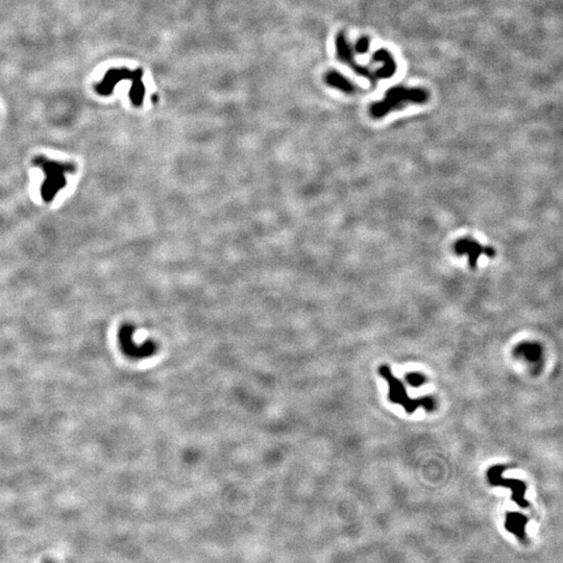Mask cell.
<instances>
[{"instance_id": "1", "label": "cell", "mask_w": 563, "mask_h": 563, "mask_svg": "<svg viewBox=\"0 0 563 563\" xmlns=\"http://www.w3.org/2000/svg\"><path fill=\"white\" fill-rule=\"evenodd\" d=\"M32 164L40 168L45 175L40 190L45 203H51L59 192L66 187V175L76 171V165L71 162L53 161L44 156L35 157Z\"/></svg>"}, {"instance_id": "2", "label": "cell", "mask_w": 563, "mask_h": 563, "mask_svg": "<svg viewBox=\"0 0 563 563\" xmlns=\"http://www.w3.org/2000/svg\"><path fill=\"white\" fill-rule=\"evenodd\" d=\"M428 99L429 94L425 89H408L399 86L392 87L386 92L381 102L370 105L369 113L373 118L380 119L392 111L402 109L408 105L407 104H423L428 102Z\"/></svg>"}, {"instance_id": "3", "label": "cell", "mask_w": 563, "mask_h": 563, "mask_svg": "<svg viewBox=\"0 0 563 563\" xmlns=\"http://www.w3.org/2000/svg\"><path fill=\"white\" fill-rule=\"evenodd\" d=\"M379 374L384 377L389 386L388 398L390 402L402 406L407 413H413L416 409L425 408L427 411H433L435 409L434 399L430 396L420 398H411L408 396L403 382L392 375L388 365H382L379 368Z\"/></svg>"}, {"instance_id": "4", "label": "cell", "mask_w": 563, "mask_h": 563, "mask_svg": "<svg viewBox=\"0 0 563 563\" xmlns=\"http://www.w3.org/2000/svg\"><path fill=\"white\" fill-rule=\"evenodd\" d=\"M135 328L132 325H123L118 332V341L122 352L132 359H144L152 356L157 352V344L148 340L143 344L134 341Z\"/></svg>"}, {"instance_id": "5", "label": "cell", "mask_w": 563, "mask_h": 563, "mask_svg": "<svg viewBox=\"0 0 563 563\" xmlns=\"http://www.w3.org/2000/svg\"><path fill=\"white\" fill-rule=\"evenodd\" d=\"M506 467L504 465H495L488 469L487 479L488 482L493 486H504L512 491L511 499L521 508H527L530 504L524 498L527 491V486L522 481L511 479V478H503V473Z\"/></svg>"}, {"instance_id": "6", "label": "cell", "mask_w": 563, "mask_h": 563, "mask_svg": "<svg viewBox=\"0 0 563 563\" xmlns=\"http://www.w3.org/2000/svg\"><path fill=\"white\" fill-rule=\"evenodd\" d=\"M454 252L458 257L466 256L468 259V265L470 268H476L478 261L482 257L493 258L496 257V250L491 246L483 245L475 240L474 238L464 237L457 240L454 244Z\"/></svg>"}, {"instance_id": "7", "label": "cell", "mask_w": 563, "mask_h": 563, "mask_svg": "<svg viewBox=\"0 0 563 563\" xmlns=\"http://www.w3.org/2000/svg\"><path fill=\"white\" fill-rule=\"evenodd\" d=\"M336 50H337V58L340 60L343 64L349 65L354 72L357 74L364 76L368 81L375 83L379 80L377 78L376 71H370L367 67L362 66L358 64L356 60L354 59V53L351 48V45L349 44L348 40L343 33H339L336 37Z\"/></svg>"}, {"instance_id": "8", "label": "cell", "mask_w": 563, "mask_h": 563, "mask_svg": "<svg viewBox=\"0 0 563 563\" xmlns=\"http://www.w3.org/2000/svg\"><path fill=\"white\" fill-rule=\"evenodd\" d=\"M133 72L134 71L129 70V69L125 67L111 68L104 75L103 80L95 84L94 90L100 96L104 97L110 96L111 94H113L115 87H116L120 82L125 80L130 81L133 76Z\"/></svg>"}, {"instance_id": "9", "label": "cell", "mask_w": 563, "mask_h": 563, "mask_svg": "<svg viewBox=\"0 0 563 563\" xmlns=\"http://www.w3.org/2000/svg\"><path fill=\"white\" fill-rule=\"evenodd\" d=\"M529 522V519L526 515L521 512L509 511L506 515L505 528L508 532L514 534L521 542H526V526Z\"/></svg>"}, {"instance_id": "10", "label": "cell", "mask_w": 563, "mask_h": 563, "mask_svg": "<svg viewBox=\"0 0 563 563\" xmlns=\"http://www.w3.org/2000/svg\"><path fill=\"white\" fill-rule=\"evenodd\" d=\"M143 70L141 68H137L133 72V76L130 79L132 86H130L128 96L130 102L135 106H141L145 95V87L142 81Z\"/></svg>"}, {"instance_id": "11", "label": "cell", "mask_w": 563, "mask_h": 563, "mask_svg": "<svg viewBox=\"0 0 563 563\" xmlns=\"http://www.w3.org/2000/svg\"><path fill=\"white\" fill-rule=\"evenodd\" d=\"M325 81L329 84V86L340 90L346 94H353V93H356L357 92V87L354 86V84L349 79L344 78L342 74H340L335 70L329 71L326 74Z\"/></svg>"}, {"instance_id": "12", "label": "cell", "mask_w": 563, "mask_h": 563, "mask_svg": "<svg viewBox=\"0 0 563 563\" xmlns=\"http://www.w3.org/2000/svg\"><path fill=\"white\" fill-rule=\"evenodd\" d=\"M374 59L379 62H382V67L377 69V76H379V80L390 78V76L395 74L396 70V64L388 51L384 49L377 50L375 53Z\"/></svg>"}, {"instance_id": "13", "label": "cell", "mask_w": 563, "mask_h": 563, "mask_svg": "<svg viewBox=\"0 0 563 563\" xmlns=\"http://www.w3.org/2000/svg\"><path fill=\"white\" fill-rule=\"evenodd\" d=\"M515 354H521L529 362H537L542 358V348L537 343H522L514 351Z\"/></svg>"}, {"instance_id": "14", "label": "cell", "mask_w": 563, "mask_h": 563, "mask_svg": "<svg viewBox=\"0 0 563 563\" xmlns=\"http://www.w3.org/2000/svg\"><path fill=\"white\" fill-rule=\"evenodd\" d=\"M406 380L411 386L418 387L426 382V377L419 373H410L406 375Z\"/></svg>"}, {"instance_id": "15", "label": "cell", "mask_w": 563, "mask_h": 563, "mask_svg": "<svg viewBox=\"0 0 563 563\" xmlns=\"http://www.w3.org/2000/svg\"><path fill=\"white\" fill-rule=\"evenodd\" d=\"M354 49L359 53H365L369 49V39L367 37H362L361 39L357 42Z\"/></svg>"}, {"instance_id": "16", "label": "cell", "mask_w": 563, "mask_h": 563, "mask_svg": "<svg viewBox=\"0 0 563 563\" xmlns=\"http://www.w3.org/2000/svg\"><path fill=\"white\" fill-rule=\"evenodd\" d=\"M157 99H158V97H157V95H155V94H153V95H152V102H157Z\"/></svg>"}]
</instances>
